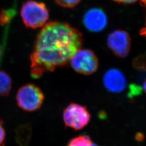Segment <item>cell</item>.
<instances>
[{"label": "cell", "instance_id": "6da1fadb", "mask_svg": "<svg viewBox=\"0 0 146 146\" xmlns=\"http://www.w3.org/2000/svg\"><path fill=\"white\" fill-rule=\"evenodd\" d=\"M84 43L82 33L67 22H47L38 33L31 55V74L41 77L69 63Z\"/></svg>", "mask_w": 146, "mask_h": 146}, {"label": "cell", "instance_id": "7a4b0ae2", "mask_svg": "<svg viewBox=\"0 0 146 146\" xmlns=\"http://www.w3.org/2000/svg\"><path fill=\"white\" fill-rule=\"evenodd\" d=\"M21 18L28 28L35 29L44 26L49 18V12L45 3L35 0H27L21 9Z\"/></svg>", "mask_w": 146, "mask_h": 146}, {"label": "cell", "instance_id": "3957f363", "mask_svg": "<svg viewBox=\"0 0 146 146\" xmlns=\"http://www.w3.org/2000/svg\"><path fill=\"white\" fill-rule=\"evenodd\" d=\"M16 99L17 104L22 110L33 112L41 107L44 95L41 89L36 84H27L18 90Z\"/></svg>", "mask_w": 146, "mask_h": 146}, {"label": "cell", "instance_id": "277c9868", "mask_svg": "<svg viewBox=\"0 0 146 146\" xmlns=\"http://www.w3.org/2000/svg\"><path fill=\"white\" fill-rule=\"evenodd\" d=\"M63 119L67 127L75 131H79L88 125L91 115L85 106L72 103L63 110Z\"/></svg>", "mask_w": 146, "mask_h": 146}, {"label": "cell", "instance_id": "5b68a950", "mask_svg": "<svg viewBox=\"0 0 146 146\" xmlns=\"http://www.w3.org/2000/svg\"><path fill=\"white\" fill-rule=\"evenodd\" d=\"M69 63L76 73L87 76L95 73L99 67L96 55L88 49H80L74 54Z\"/></svg>", "mask_w": 146, "mask_h": 146}, {"label": "cell", "instance_id": "8992f818", "mask_svg": "<svg viewBox=\"0 0 146 146\" xmlns=\"http://www.w3.org/2000/svg\"><path fill=\"white\" fill-rule=\"evenodd\" d=\"M107 44L110 50L116 56L125 58L131 50V37L125 31L116 30L109 34Z\"/></svg>", "mask_w": 146, "mask_h": 146}, {"label": "cell", "instance_id": "52a82bcc", "mask_svg": "<svg viewBox=\"0 0 146 146\" xmlns=\"http://www.w3.org/2000/svg\"><path fill=\"white\" fill-rule=\"evenodd\" d=\"M84 27L89 31L98 33L104 30L108 23V19L104 11L100 8H92L84 16Z\"/></svg>", "mask_w": 146, "mask_h": 146}, {"label": "cell", "instance_id": "ba28073f", "mask_svg": "<svg viewBox=\"0 0 146 146\" xmlns=\"http://www.w3.org/2000/svg\"><path fill=\"white\" fill-rule=\"evenodd\" d=\"M104 87L111 93H119L125 89L127 80L120 70L111 68L107 70L103 76Z\"/></svg>", "mask_w": 146, "mask_h": 146}, {"label": "cell", "instance_id": "9c48e42d", "mask_svg": "<svg viewBox=\"0 0 146 146\" xmlns=\"http://www.w3.org/2000/svg\"><path fill=\"white\" fill-rule=\"evenodd\" d=\"M13 81L8 74L0 70V96H8L12 88Z\"/></svg>", "mask_w": 146, "mask_h": 146}, {"label": "cell", "instance_id": "30bf717a", "mask_svg": "<svg viewBox=\"0 0 146 146\" xmlns=\"http://www.w3.org/2000/svg\"><path fill=\"white\" fill-rule=\"evenodd\" d=\"M92 142L88 135L82 134L72 139L67 146H91Z\"/></svg>", "mask_w": 146, "mask_h": 146}, {"label": "cell", "instance_id": "8fae6325", "mask_svg": "<svg viewBox=\"0 0 146 146\" xmlns=\"http://www.w3.org/2000/svg\"><path fill=\"white\" fill-rule=\"evenodd\" d=\"M15 10L12 9H3L0 11V25L1 26H5L7 25L15 14Z\"/></svg>", "mask_w": 146, "mask_h": 146}, {"label": "cell", "instance_id": "7c38bea8", "mask_svg": "<svg viewBox=\"0 0 146 146\" xmlns=\"http://www.w3.org/2000/svg\"><path fill=\"white\" fill-rule=\"evenodd\" d=\"M132 64L137 70L146 71V52L136 57L133 60Z\"/></svg>", "mask_w": 146, "mask_h": 146}, {"label": "cell", "instance_id": "4fadbf2b", "mask_svg": "<svg viewBox=\"0 0 146 146\" xmlns=\"http://www.w3.org/2000/svg\"><path fill=\"white\" fill-rule=\"evenodd\" d=\"M55 1L63 8H72L79 4L81 0H55Z\"/></svg>", "mask_w": 146, "mask_h": 146}, {"label": "cell", "instance_id": "5bb4252c", "mask_svg": "<svg viewBox=\"0 0 146 146\" xmlns=\"http://www.w3.org/2000/svg\"><path fill=\"white\" fill-rule=\"evenodd\" d=\"M115 2L121 4L125 5H131L137 2H139L140 5L145 7L146 6V0H113Z\"/></svg>", "mask_w": 146, "mask_h": 146}, {"label": "cell", "instance_id": "9a60e30c", "mask_svg": "<svg viewBox=\"0 0 146 146\" xmlns=\"http://www.w3.org/2000/svg\"><path fill=\"white\" fill-rule=\"evenodd\" d=\"M5 131L3 122L0 119V146H4L5 140Z\"/></svg>", "mask_w": 146, "mask_h": 146}, {"label": "cell", "instance_id": "2e32d148", "mask_svg": "<svg viewBox=\"0 0 146 146\" xmlns=\"http://www.w3.org/2000/svg\"><path fill=\"white\" fill-rule=\"evenodd\" d=\"M141 88L139 86H137L136 84H133L130 87L129 93V96L131 98L134 96H136L141 93Z\"/></svg>", "mask_w": 146, "mask_h": 146}, {"label": "cell", "instance_id": "e0dca14e", "mask_svg": "<svg viewBox=\"0 0 146 146\" xmlns=\"http://www.w3.org/2000/svg\"><path fill=\"white\" fill-rule=\"evenodd\" d=\"M140 34L141 36L145 37L146 38V21H145V26L143 27L141 30L140 31Z\"/></svg>", "mask_w": 146, "mask_h": 146}, {"label": "cell", "instance_id": "ac0fdd59", "mask_svg": "<svg viewBox=\"0 0 146 146\" xmlns=\"http://www.w3.org/2000/svg\"><path fill=\"white\" fill-rule=\"evenodd\" d=\"M144 136L141 134H138L136 135V139L139 141H141L143 140Z\"/></svg>", "mask_w": 146, "mask_h": 146}, {"label": "cell", "instance_id": "d6986e66", "mask_svg": "<svg viewBox=\"0 0 146 146\" xmlns=\"http://www.w3.org/2000/svg\"><path fill=\"white\" fill-rule=\"evenodd\" d=\"M143 89H144V91L146 92V80L143 84Z\"/></svg>", "mask_w": 146, "mask_h": 146}, {"label": "cell", "instance_id": "ffe728a7", "mask_svg": "<svg viewBox=\"0 0 146 146\" xmlns=\"http://www.w3.org/2000/svg\"><path fill=\"white\" fill-rule=\"evenodd\" d=\"M91 146H98V145H96V143H93V142H92V145Z\"/></svg>", "mask_w": 146, "mask_h": 146}, {"label": "cell", "instance_id": "44dd1931", "mask_svg": "<svg viewBox=\"0 0 146 146\" xmlns=\"http://www.w3.org/2000/svg\"><path fill=\"white\" fill-rule=\"evenodd\" d=\"M1 53H2V49H1V47L0 46V58H1Z\"/></svg>", "mask_w": 146, "mask_h": 146}]
</instances>
